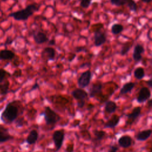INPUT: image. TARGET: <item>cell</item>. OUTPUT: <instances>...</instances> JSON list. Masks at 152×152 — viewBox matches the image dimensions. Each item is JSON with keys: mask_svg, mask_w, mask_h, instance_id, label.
I'll return each mask as SVG.
<instances>
[{"mask_svg": "<svg viewBox=\"0 0 152 152\" xmlns=\"http://www.w3.org/2000/svg\"><path fill=\"white\" fill-rule=\"evenodd\" d=\"M141 112V107L140 106H135L130 113L126 114V116L127 120L126 121V125H132L135 120L140 116Z\"/></svg>", "mask_w": 152, "mask_h": 152, "instance_id": "10", "label": "cell"}, {"mask_svg": "<svg viewBox=\"0 0 152 152\" xmlns=\"http://www.w3.org/2000/svg\"><path fill=\"white\" fill-rule=\"evenodd\" d=\"M145 52L144 47L141 44H137L134 46V52L132 54V58L136 62H138L141 61L142 56V54L144 53Z\"/></svg>", "mask_w": 152, "mask_h": 152, "instance_id": "11", "label": "cell"}, {"mask_svg": "<svg viewBox=\"0 0 152 152\" xmlns=\"http://www.w3.org/2000/svg\"><path fill=\"white\" fill-rule=\"evenodd\" d=\"M66 151L68 152H72L74 151V145L73 144H70L68 146V147L66 149Z\"/></svg>", "mask_w": 152, "mask_h": 152, "instance_id": "32", "label": "cell"}, {"mask_svg": "<svg viewBox=\"0 0 152 152\" xmlns=\"http://www.w3.org/2000/svg\"><path fill=\"white\" fill-rule=\"evenodd\" d=\"M91 77L92 74L90 70H87L82 72L77 80L79 88H84L87 87L90 83Z\"/></svg>", "mask_w": 152, "mask_h": 152, "instance_id": "6", "label": "cell"}, {"mask_svg": "<svg viewBox=\"0 0 152 152\" xmlns=\"http://www.w3.org/2000/svg\"><path fill=\"white\" fill-rule=\"evenodd\" d=\"M38 137H39V134L37 131L35 129H33L29 132L26 138V142L29 145L34 144L37 141Z\"/></svg>", "mask_w": 152, "mask_h": 152, "instance_id": "22", "label": "cell"}, {"mask_svg": "<svg viewBox=\"0 0 152 152\" xmlns=\"http://www.w3.org/2000/svg\"><path fill=\"white\" fill-rule=\"evenodd\" d=\"M134 77L138 80L142 79L145 76L144 69L141 66L136 68L134 71Z\"/></svg>", "mask_w": 152, "mask_h": 152, "instance_id": "23", "label": "cell"}, {"mask_svg": "<svg viewBox=\"0 0 152 152\" xmlns=\"http://www.w3.org/2000/svg\"><path fill=\"white\" fill-rule=\"evenodd\" d=\"M112 5L121 7L126 5L132 12H137V5L134 0H109Z\"/></svg>", "mask_w": 152, "mask_h": 152, "instance_id": "7", "label": "cell"}, {"mask_svg": "<svg viewBox=\"0 0 152 152\" xmlns=\"http://www.w3.org/2000/svg\"><path fill=\"white\" fill-rule=\"evenodd\" d=\"M81 50H83V48L82 47H77L76 48V51L77 52H79L80 51H81Z\"/></svg>", "mask_w": 152, "mask_h": 152, "instance_id": "40", "label": "cell"}, {"mask_svg": "<svg viewBox=\"0 0 152 152\" xmlns=\"http://www.w3.org/2000/svg\"><path fill=\"white\" fill-rule=\"evenodd\" d=\"M94 45L96 47H99L104 44L107 40L106 33L101 31L100 30H97L94 33L93 36Z\"/></svg>", "mask_w": 152, "mask_h": 152, "instance_id": "9", "label": "cell"}, {"mask_svg": "<svg viewBox=\"0 0 152 152\" xmlns=\"http://www.w3.org/2000/svg\"><path fill=\"white\" fill-rule=\"evenodd\" d=\"M72 97L78 101L77 105L79 107H83L85 104V100L88 97V93L81 88H77L71 91Z\"/></svg>", "mask_w": 152, "mask_h": 152, "instance_id": "4", "label": "cell"}, {"mask_svg": "<svg viewBox=\"0 0 152 152\" xmlns=\"http://www.w3.org/2000/svg\"><path fill=\"white\" fill-rule=\"evenodd\" d=\"M103 88V85L101 83L98 82L93 83L90 88L89 89V96L91 98L94 97L95 96L100 94L102 92Z\"/></svg>", "mask_w": 152, "mask_h": 152, "instance_id": "15", "label": "cell"}, {"mask_svg": "<svg viewBox=\"0 0 152 152\" xmlns=\"http://www.w3.org/2000/svg\"><path fill=\"white\" fill-rule=\"evenodd\" d=\"M56 55V50L52 47H46L42 52V56L45 57L48 61H53Z\"/></svg>", "mask_w": 152, "mask_h": 152, "instance_id": "13", "label": "cell"}, {"mask_svg": "<svg viewBox=\"0 0 152 152\" xmlns=\"http://www.w3.org/2000/svg\"><path fill=\"white\" fill-rule=\"evenodd\" d=\"M93 133L94 135V140L95 141H102L106 136V133L105 131L103 130H97L95 129L93 131Z\"/></svg>", "mask_w": 152, "mask_h": 152, "instance_id": "25", "label": "cell"}, {"mask_svg": "<svg viewBox=\"0 0 152 152\" xmlns=\"http://www.w3.org/2000/svg\"><path fill=\"white\" fill-rule=\"evenodd\" d=\"M15 56V53L8 49H3L0 51L1 60H12Z\"/></svg>", "mask_w": 152, "mask_h": 152, "instance_id": "18", "label": "cell"}, {"mask_svg": "<svg viewBox=\"0 0 152 152\" xmlns=\"http://www.w3.org/2000/svg\"><path fill=\"white\" fill-rule=\"evenodd\" d=\"M40 5L34 3L28 5L25 8L14 12L9 15L17 21H26L35 12L39 11Z\"/></svg>", "mask_w": 152, "mask_h": 152, "instance_id": "1", "label": "cell"}, {"mask_svg": "<svg viewBox=\"0 0 152 152\" xmlns=\"http://www.w3.org/2000/svg\"><path fill=\"white\" fill-rule=\"evenodd\" d=\"M21 70H16L14 73H13V76H15L16 77H20L21 75Z\"/></svg>", "mask_w": 152, "mask_h": 152, "instance_id": "33", "label": "cell"}, {"mask_svg": "<svg viewBox=\"0 0 152 152\" xmlns=\"http://www.w3.org/2000/svg\"><path fill=\"white\" fill-rule=\"evenodd\" d=\"M49 45H55L56 44V42H55V39H51L49 42V43H48Z\"/></svg>", "mask_w": 152, "mask_h": 152, "instance_id": "37", "label": "cell"}, {"mask_svg": "<svg viewBox=\"0 0 152 152\" xmlns=\"http://www.w3.org/2000/svg\"><path fill=\"white\" fill-rule=\"evenodd\" d=\"M41 115H43L46 125L48 126L54 125L61 119V116L49 106H45Z\"/></svg>", "mask_w": 152, "mask_h": 152, "instance_id": "3", "label": "cell"}, {"mask_svg": "<svg viewBox=\"0 0 152 152\" xmlns=\"http://www.w3.org/2000/svg\"><path fill=\"white\" fill-rule=\"evenodd\" d=\"M13 137L9 134L8 129L0 126V142H4L11 140Z\"/></svg>", "mask_w": 152, "mask_h": 152, "instance_id": "20", "label": "cell"}, {"mask_svg": "<svg viewBox=\"0 0 152 152\" xmlns=\"http://www.w3.org/2000/svg\"><path fill=\"white\" fill-rule=\"evenodd\" d=\"M135 86V83L134 82L130 81V82L126 83L121 87L119 91V95H124L131 92L132 90L134 88Z\"/></svg>", "mask_w": 152, "mask_h": 152, "instance_id": "21", "label": "cell"}, {"mask_svg": "<svg viewBox=\"0 0 152 152\" xmlns=\"http://www.w3.org/2000/svg\"><path fill=\"white\" fill-rule=\"evenodd\" d=\"M91 4V0H80V5L83 8H88Z\"/></svg>", "mask_w": 152, "mask_h": 152, "instance_id": "28", "label": "cell"}, {"mask_svg": "<svg viewBox=\"0 0 152 152\" xmlns=\"http://www.w3.org/2000/svg\"><path fill=\"white\" fill-rule=\"evenodd\" d=\"M65 138V131L63 129L56 130L52 134V140L55 147V152L58 151L63 145Z\"/></svg>", "mask_w": 152, "mask_h": 152, "instance_id": "5", "label": "cell"}, {"mask_svg": "<svg viewBox=\"0 0 152 152\" xmlns=\"http://www.w3.org/2000/svg\"><path fill=\"white\" fill-rule=\"evenodd\" d=\"M118 147L115 145H110L109 146V149L107 152H117L118 150Z\"/></svg>", "mask_w": 152, "mask_h": 152, "instance_id": "30", "label": "cell"}, {"mask_svg": "<svg viewBox=\"0 0 152 152\" xmlns=\"http://www.w3.org/2000/svg\"><path fill=\"white\" fill-rule=\"evenodd\" d=\"M152 107V100L149 99L147 102V107L150 109Z\"/></svg>", "mask_w": 152, "mask_h": 152, "instance_id": "36", "label": "cell"}, {"mask_svg": "<svg viewBox=\"0 0 152 152\" xmlns=\"http://www.w3.org/2000/svg\"><path fill=\"white\" fill-rule=\"evenodd\" d=\"M24 119L23 118H20L16 121V126H23L24 125Z\"/></svg>", "mask_w": 152, "mask_h": 152, "instance_id": "31", "label": "cell"}, {"mask_svg": "<svg viewBox=\"0 0 152 152\" xmlns=\"http://www.w3.org/2000/svg\"><path fill=\"white\" fill-rule=\"evenodd\" d=\"M152 133V130L151 129H144L138 132L135 135L137 140L140 141H144L147 140L151 136Z\"/></svg>", "mask_w": 152, "mask_h": 152, "instance_id": "17", "label": "cell"}, {"mask_svg": "<svg viewBox=\"0 0 152 152\" xmlns=\"http://www.w3.org/2000/svg\"><path fill=\"white\" fill-rule=\"evenodd\" d=\"M33 40L36 44L42 45L47 42L49 39L45 33L39 31L33 34Z\"/></svg>", "mask_w": 152, "mask_h": 152, "instance_id": "12", "label": "cell"}, {"mask_svg": "<svg viewBox=\"0 0 152 152\" xmlns=\"http://www.w3.org/2000/svg\"><path fill=\"white\" fill-rule=\"evenodd\" d=\"M121 116L117 115H113L111 118L104 124V128H113L116 127L119 123Z\"/></svg>", "mask_w": 152, "mask_h": 152, "instance_id": "16", "label": "cell"}, {"mask_svg": "<svg viewBox=\"0 0 152 152\" xmlns=\"http://www.w3.org/2000/svg\"><path fill=\"white\" fill-rule=\"evenodd\" d=\"M39 87V86L38 83H34V85L32 86V87H31V88L30 91H33V90H36V89H37Z\"/></svg>", "mask_w": 152, "mask_h": 152, "instance_id": "34", "label": "cell"}, {"mask_svg": "<svg viewBox=\"0 0 152 152\" xmlns=\"http://www.w3.org/2000/svg\"><path fill=\"white\" fill-rule=\"evenodd\" d=\"M142 2H144V3H146V4H149L151 2L152 0H141Z\"/></svg>", "mask_w": 152, "mask_h": 152, "instance_id": "39", "label": "cell"}, {"mask_svg": "<svg viewBox=\"0 0 152 152\" xmlns=\"http://www.w3.org/2000/svg\"><path fill=\"white\" fill-rule=\"evenodd\" d=\"M145 83H146V84H147V86H148L149 88H151V87H152V80H151V78L146 81Z\"/></svg>", "mask_w": 152, "mask_h": 152, "instance_id": "35", "label": "cell"}, {"mask_svg": "<svg viewBox=\"0 0 152 152\" xmlns=\"http://www.w3.org/2000/svg\"><path fill=\"white\" fill-rule=\"evenodd\" d=\"M18 115V108L15 102L8 103L1 115V119L5 124H10L14 121Z\"/></svg>", "mask_w": 152, "mask_h": 152, "instance_id": "2", "label": "cell"}, {"mask_svg": "<svg viewBox=\"0 0 152 152\" xmlns=\"http://www.w3.org/2000/svg\"><path fill=\"white\" fill-rule=\"evenodd\" d=\"M110 30L113 34L117 35L124 30V26L119 23H115L112 26Z\"/></svg>", "mask_w": 152, "mask_h": 152, "instance_id": "24", "label": "cell"}, {"mask_svg": "<svg viewBox=\"0 0 152 152\" xmlns=\"http://www.w3.org/2000/svg\"><path fill=\"white\" fill-rule=\"evenodd\" d=\"M2 152H7V151H2Z\"/></svg>", "mask_w": 152, "mask_h": 152, "instance_id": "41", "label": "cell"}, {"mask_svg": "<svg viewBox=\"0 0 152 152\" xmlns=\"http://www.w3.org/2000/svg\"><path fill=\"white\" fill-rule=\"evenodd\" d=\"M12 42V40H11V38H9V37H8V38L7 39V40H6V42H5V44H7V45H10V44H11Z\"/></svg>", "mask_w": 152, "mask_h": 152, "instance_id": "38", "label": "cell"}, {"mask_svg": "<svg viewBox=\"0 0 152 152\" xmlns=\"http://www.w3.org/2000/svg\"><path fill=\"white\" fill-rule=\"evenodd\" d=\"M118 142L121 147L126 148L129 147L132 143V138L128 135H124L121 136L118 140Z\"/></svg>", "mask_w": 152, "mask_h": 152, "instance_id": "14", "label": "cell"}, {"mask_svg": "<svg viewBox=\"0 0 152 152\" xmlns=\"http://www.w3.org/2000/svg\"><path fill=\"white\" fill-rule=\"evenodd\" d=\"M10 76V74L5 71L4 69L0 68V83L2 82L4 78Z\"/></svg>", "mask_w": 152, "mask_h": 152, "instance_id": "29", "label": "cell"}, {"mask_svg": "<svg viewBox=\"0 0 152 152\" xmlns=\"http://www.w3.org/2000/svg\"><path fill=\"white\" fill-rule=\"evenodd\" d=\"M10 87V82L7 80L4 83L0 84V95L7 94Z\"/></svg>", "mask_w": 152, "mask_h": 152, "instance_id": "27", "label": "cell"}, {"mask_svg": "<svg viewBox=\"0 0 152 152\" xmlns=\"http://www.w3.org/2000/svg\"><path fill=\"white\" fill-rule=\"evenodd\" d=\"M116 103L112 100H108L106 102L104 105V112L107 114H111L115 113L117 109Z\"/></svg>", "mask_w": 152, "mask_h": 152, "instance_id": "19", "label": "cell"}, {"mask_svg": "<svg viewBox=\"0 0 152 152\" xmlns=\"http://www.w3.org/2000/svg\"><path fill=\"white\" fill-rule=\"evenodd\" d=\"M132 44H133V42H129L124 43L121 50V52H120L121 55L122 56L126 55L127 53L129 52V50L131 49L132 46Z\"/></svg>", "mask_w": 152, "mask_h": 152, "instance_id": "26", "label": "cell"}, {"mask_svg": "<svg viewBox=\"0 0 152 152\" xmlns=\"http://www.w3.org/2000/svg\"><path fill=\"white\" fill-rule=\"evenodd\" d=\"M151 90L148 87H142L140 88L138 96L137 97V101L139 103H142L148 100L151 97Z\"/></svg>", "mask_w": 152, "mask_h": 152, "instance_id": "8", "label": "cell"}]
</instances>
